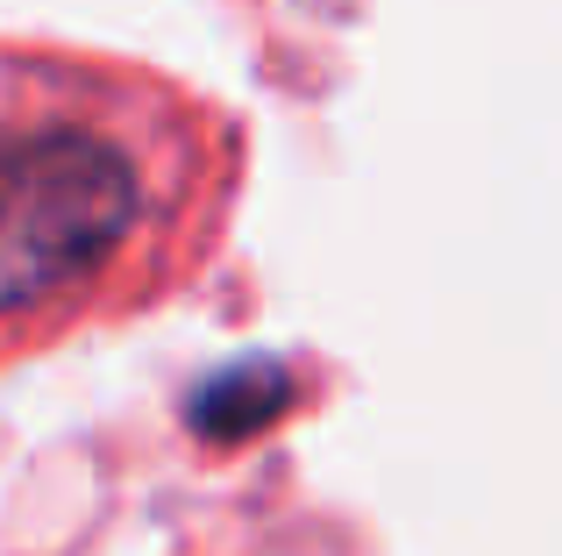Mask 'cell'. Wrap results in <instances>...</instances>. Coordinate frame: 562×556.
Here are the masks:
<instances>
[{"mask_svg": "<svg viewBox=\"0 0 562 556\" xmlns=\"http://www.w3.org/2000/svg\"><path fill=\"white\" fill-rule=\"evenodd\" d=\"M243 151V122L171 71L0 36V371L186 292Z\"/></svg>", "mask_w": 562, "mask_h": 556, "instance_id": "6da1fadb", "label": "cell"}]
</instances>
